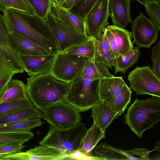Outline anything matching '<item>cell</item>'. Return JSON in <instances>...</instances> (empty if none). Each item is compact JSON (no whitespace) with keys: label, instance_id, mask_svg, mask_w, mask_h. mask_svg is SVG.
<instances>
[{"label":"cell","instance_id":"cell-39","mask_svg":"<svg viewBox=\"0 0 160 160\" xmlns=\"http://www.w3.org/2000/svg\"><path fill=\"white\" fill-rule=\"evenodd\" d=\"M126 152L134 157L137 160H150L152 159L149 156L150 152L146 148H133L125 150Z\"/></svg>","mask_w":160,"mask_h":160},{"label":"cell","instance_id":"cell-27","mask_svg":"<svg viewBox=\"0 0 160 160\" xmlns=\"http://www.w3.org/2000/svg\"><path fill=\"white\" fill-rule=\"evenodd\" d=\"M23 72L14 66L0 54V97L13 75Z\"/></svg>","mask_w":160,"mask_h":160},{"label":"cell","instance_id":"cell-15","mask_svg":"<svg viewBox=\"0 0 160 160\" xmlns=\"http://www.w3.org/2000/svg\"><path fill=\"white\" fill-rule=\"evenodd\" d=\"M10 42L13 48L19 55L44 56L50 54L44 48L15 32L8 33Z\"/></svg>","mask_w":160,"mask_h":160},{"label":"cell","instance_id":"cell-30","mask_svg":"<svg viewBox=\"0 0 160 160\" xmlns=\"http://www.w3.org/2000/svg\"><path fill=\"white\" fill-rule=\"evenodd\" d=\"M34 137L30 131L0 132V146L12 143H24Z\"/></svg>","mask_w":160,"mask_h":160},{"label":"cell","instance_id":"cell-38","mask_svg":"<svg viewBox=\"0 0 160 160\" xmlns=\"http://www.w3.org/2000/svg\"><path fill=\"white\" fill-rule=\"evenodd\" d=\"M25 147L23 143H12L0 146V156L21 152Z\"/></svg>","mask_w":160,"mask_h":160},{"label":"cell","instance_id":"cell-43","mask_svg":"<svg viewBox=\"0 0 160 160\" xmlns=\"http://www.w3.org/2000/svg\"><path fill=\"white\" fill-rule=\"evenodd\" d=\"M80 0H67L61 6L70 11L72 7Z\"/></svg>","mask_w":160,"mask_h":160},{"label":"cell","instance_id":"cell-28","mask_svg":"<svg viewBox=\"0 0 160 160\" xmlns=\"http://www.w3.org/2000/svg\"><path fill=\"white\" fill-rule=\"evenodd\" d=\"M95 38H90L79 44L73 46L62 52L93 60L95 53Z\"/></svg>","mask_w":160,"mask_h":160},{"label":"cell","instance_id":"cell-23","mask_svg":"<svg viewBox=\"0 0 160 160\" xmlns=\"http://www.w3.org/2000/svg\"><path fill=\"white\" fill-rule=\"evenodd\" d=\"M26 85L23 81L11 79L0 97V103L27 98Z\"/></svg>","mask_w":160,"mask_h":160},{"label":"cell","instance_id":"cell-16","mask_svg":"<svg viewBox=\"0 0 160 160\" xmlns=\"http://www.w3.org/2000/svg\"><path fill=\"white\" fill-rule=\"evenodd\" d=\"M131 0H109L110 17L113 25L125 28L131 23Z\"/></svg>","mask_w":160,"mask_h":160},{"label":"cell","instance_id":"cell-41","mask_svg":"<svg viewBox=\"0 0 160 160\" xmlns=\"http://www.w3.org/2000/svg\"><path fill=\"white\" fill-rule=\"evenodd\" d=\"M69 160H99L103 159L97 157L85 155L81 152L79 150L75 151L68 155Z\"/></svg>","mask_w":160,"mask_h":160},{"label":"cell","instance_id":"cell-1","mask_svg":"<svg viewBox=\"0 0 160 160\" xmlns=\"http://www.w3.org/2000/svg\"><path fill=\"white\" fill-rule=\"evenodd\" d=\"M8 32L21 35L44 48L50 54L59 52L56 38L45 19L10 9L2 15Z\"/></svg>","mask_w":160,"mask_h":160},{"label":"cell","instance_id":"cell-34","mask_svg":"<svg viewBox=\"0 0 160 160\" xmlns=\"http://www.w3.org/2000/svg\"><path fill=\"white\" fill-rule=\"evenodd\" d=\"M131 89L127 85L116 98L111 108L116 112L124 113L127 106L131 102Z\"/></svg>","mask_w":160,"mask_h":160},{"label":"cell","instance_id":"cell-18","mask_svg":"<svg viewBox=\"0 0 160 160\" xmlns=\"http://www.w3.org/2000/svg\"><path fill=\"white\" fill-rule=\"evenodd\" d=\"M0 54L14 66L24 71L19 56L12 47L2 16L0 14Z\"/></svg>","mask_w":160,"mask_h":160},{"label":"cell","instance_id":"cell-44","mask_svg":"<svg viewBox=\"0 0 160 160\" xmlns=\"http://www.w3.org/2000/svg\"><path fill=\"white\" fill-rule=\"evenodd\" d=\"M53 2L56 4L61 6L67 0H52Z\"/></svg>","mask_w":160,"mask_h":160},{"label":"cell","instance_id":"cell-14","mask_svg":"<svg viewBox=\"0 0 160 160\" xmlns=\"http://www.w3.org/2000/svg\"><path fill=\"white\" fill-rule=\"evenodd\" d=\"M126 85L121 77L101 78L99 84L101 100L105 101L111 108L116 98Z\"/></svg>","mask_w":160,"mask_h":160},{"label":"cell","instance_id":"cell-35","mask_svg":"<svg viewBox=\"0 0 160 160\" xmlns=\"http://www.w3.org/2000/svg\"><path fill=\"white\" fill-rule=\"evenodd\" d=\"M35 13L45 19L51 11L52 0H28Z\"/></svg>","mask_w":160,"mask_h":160},{"label":"cell","instance_id":"cell-25","mask_svg":"<svg viewBox=\"0 0 160 160\" xmlns=\"http://www.w3.org/2000/svg\"><path fill=\"white\" fill-rule=\"evenodd\" d=\"M40 118L44 119L43 112L33 106L0 118V125Z\"/></svg>","mask_w":160,"mask_h":160},{"label":"cell","instance_id":"cell-2","mask_svg":"<svg viewBox=\"0 0 160 160\" xmlns=\"http://www.w3.org/2000/svg\"><path fill=\"white\" fill-rule=\"evenodd\" d=\"M102 78L93 62L91 60L71 82L66 101L79 112L91 109L101 100L99 84Z\"/></svg>","mask_w":160,"mask_h":160},{"label":"cell","instance_id":"cell-11","mask_svg":"<svg viewBox=\"0 0 160 160\" xmlns=\"http://www.w3.org/2000/svg\"><path fill=\"white\" fill-rule=\"evenodd\" d=\"M110 14L109 0H98L85 18L86 36L89 38L98 37L107 26Z\"/></svg>","mask_w":160,"mask_h":160},{"label":"cell","instance_id":"cell-20","mask_svg":"<svg viewBox=\"0 0 160 160\" xmlns=\"http://www.w3.org/2000/svg\"><path fill=\"white\" fill-rule=\"evenodd\" d=\"M95 53L94 59L102 63L108 69L114 66L115 57L103 33H101L95 40Z\"/></svg>","mask_w":160,"mask_h":160},{"label":"cell","instance_id":"cell-45","mask_svg":"<svg viewBox=\"0 0 160 160\" xmlns=\"http://www.w3.org/2000/svg\"><path fill=\"white\" fill-rule=\"evenodd\" d=\"M158 142H156L155 144V149L153 150L149 151L150 152H151L153 151V150H156L158 151L159 152H160V146L158 147V146L160 145V141H159Z\"/></svg>","mask_w":160,"mask_h":160},{"label":"cell","instance_id":"cell-12","mask_svg":"<svg viewBox=\"0 0 160 160\" xmlns=\"http://www.w3.org/2000/svg\"><path fill=\"white\" fill-rule=\"evenodd\" d=\"M2 160H69L67 154L52 147L40 145L27 151L1 156Z\"/></svg>","mask_w":160,"mask_h":160},{"label":"cell","instance_id":"cell-5","mask_svg":"<svg viewBox=\"0 0 160 160\" xmlns=\"http://www.w3.org/2000/svg\"><path fill=\"white\" fill-rule=\"evenodd\" d=\"M49 125V130L39 142L40 145L55 148L67 155L80 149L87 130L85 124L79 123L65 128Z\"/></svg>","mask_w":160,"mask_h":160},{"label":"cell","instance_id":"cell-4","mask_svg":"<svg viewBox=\"0 0 160 160\" xmlns=\"http://www.w3.org/2000/svg\"><path fill=\"white\" fill-rule=\"evenodd\" d=\"M160 121V98L152 97L141 100L137 98L124 116V123L139 137Z\"/></svg>","mask_w":160,"mask_h":160},{"label":"cell","instance_id":"cell-7","mask_svg":"<svg viewBox=\"0 0 160 160\" xmlns=\"http://www.w3.org/2000/svg\"><path fill=\"white\" fill-rule=\"evenodd\" d=\"M90 60L87 58L59 52L56 55L50 72L58 78L71 83Z\"/></svg>","mask_w":160,"mask_h":160},{"label":"cell","instance_id":"cell-8","mask_svg":"<svg viewBox=\"0 0 160 160\" xmlns=\"http://www.w3.org/2000/svg\"><path fill=\"white\" fill-rule=\"evenodd\" d=\"M43 112L44 120L49 124L60 128L70 127L80 123L82 119L78 110L66 101L50 105Z\"/></svg>","mask_w":160,"mask_h":160},{"label":"cell","instance_id":"cell-3","mask_svg":"<svg viewBox=\"0 0 160 160\" xmlns=\"http://www.w3.org/2000/svg\"><path fill=\"white\" fill-rule=\"evenodd\" d=\"M70 83L60 80L49 72L27 78L26 93L33 106L43 112L48 106L66 101Z\"/></svg>","mask_w":160,"mask_h":160},{"label":"cell","instance_id":"cell-37","mask_svg":"<svg viewBox=\"0 0 160 160\" xmlns=\"http://www.w3.org/2000/svg\"><path fill=\"white\" fill-rule=\"evenodd\" d=\"M151 60L152 62V71L160 80V41H158L151 50Z\"/></svg>","mask_w":160,"mask_h":160},{"label":"cell","instance_id":"cell-24","mask_svg":"<svg viewBox=\"0 0 160 160\" xmlns=\"http://www.w3.org/2000/svg\"><path fill=\"white\" fill-rule=\"evenodd\" d=\"M105 132L93 122L92 126L87 129L79 151L85 155H90V153L98 142L105 138Z\"/></svg>","mask_w":160,"mask_h":160},{"label":"cell","instance_id":"cell-36","mask_svg":"<svg viewBox=\"0 0 160 160\" xmlns=\"http://www.w3.org/2000/svg\"><path fill=\"white\" fill-rule=\"evenodd\" d=\"M98 0H80L71 8L70 12L85 19L88 13Z\"/></svg>","mask_w":160,"mask_h":160},{"label":"cell","instance_id":"cell-42","mask_svg":"<svg viewBox=\"0 0 160 160\" xmlns=\"http://www.w3.org/2000/svg\"><path fill=\"white\" fill-rule=\"evenodd\" d=\"M94 63L101 77L103 78H111L114 77L108 71L107 68L102 63L96 60H93Z\"/></svg>","mask_w":160,"mask_h":160},{"label":"cell","instance_id":"cell-29","mask_svg":"<svg viewBox=\"0 0 160 160\" xmlns=\"http://www.w3.org/2000/svg\"><path fill=\"white\" fill-rule=\"evenodd\" d=\"M44 123L40 118L15 122L0 125V132L30 131L36 127L41 126Z\"/></svg>","mask_w":160,"mask_h":160},{"label":"cell","instance_id":"cell-10","mask_svg":"<svg viewBox=\"0 0 160 160\" xmlns=\"http://www.w3.org/2000/svg\"><path fill=\"white\" fill-rule=\"evenodd\" d=\"M133 43L138 47L150 49L157 41L159 30L154 23L141 12L131 22Z\"/></svg>","mask_w":160,"mask_h":160},{"label":"cell","instance_id":"cell-13","mask_svg":"<svg viewBox=\"0 0 160 160\" xmlns=\"http://www.w3.org/2000/svg\"><path fill=\"white\" fill-rule=\"evenodd\" d=\"M19 56L24 71L32 76L50 72L56 55Z\"/></svg>","mask_w":160,"mask_h":160},{"label":"cell","instance_id":"cell-31","mask_svg":"<svg viewBox=\"0 0 160 160\" xmlns=\"http://www.w3.org/2000/svg\"><path fill=\"white\" fill-rule=\"evenodd\" d=\"M33 106L28 97L21 99L0 103V118Z\"/></svg>","mask_w":160,"mask_h":160},{"label":"cell","instance_id":"cell-32","mask_svg":"<svg viewBox=\"0 0 160 160\" xmlns=\"http://www.w3.org/2000/svg\"><path fill=\"white\" fill-rule=\"evenodd\" d=\"M10 9L31 15L36 14L28 0H0V11L3 12Z\"/></svg>","mask_w":160,"mask_h":160},{"label":"cell","instance_id":"cell-17","mask_svg":"<svg viewBox=\"0 0 160 160\" xmlns=\"http://www.w3.org/2000/svg\"><path fill=\"white\" fill-rule=\"evenodd\" d=\"M91 109V116L93 122L104 132L114 120L122 114L112 110L103 100L99 101Z\"/></svg>","mask_w":160,"mask_h":160},{"label":"cell","instance_id":"cell-19","mask_svg":"<svg viewBox=\"0 0 160 160\" xmlns=\"http://www.w3.org/2000/svg\"><path fill=\"white\" fill-rule=\"evenodd\" d=\"M51 12L69 26L86 36L85 18L73 14L53 2Z\"/></svg>","mask_w":160,"mask_h":160},{"label":"cell","instance_id":"cell-9","mask_svg":"<svg viewBox=\"0 0 160 160\" xmlns=\"http://www.w3.org/2000/svg\"><path fill=\"white\" fill-rule=\"evenodd\" d=\"M58 43L59 52L84 42L90 38L78 32L51 12L45 19Z\"/></svg>","mask_w":160,"mask_h":160},{"label":"cell","instance_id":"cell-22","mask_svg":"<svg viewBox=\"0 0 160 160\" xmlns=\"http://www.w3.org/2000/svg\"><path fill=\"white\" fill-rule=\"evenodd\" d=\"M106 28L112 35L118 45L120 54H125L133 48V43L131 40V32L113 25H108Z\"/></svg>","mask_w":160,"mask_h":160},{"label":"cell","instance_id":"cell-40","mask_svg":"<svg viewBox=\"0 0 160 160\" xmlns=\"http://www.w3.org/2000/svg\"><path fill=\"white\" fill-rule=\"evenodd\" d=\"M105 37L111 49L115 58L117 57L119 52L117 43L111 32L106 27L103 31Z\"/></svg>","mask_w":160,"mask_h":160},{"label":"cell","instance_id":"cell-6","mask_svg":"<svg viewBox=\"0 0 160 160\" xmlns=\"http://www.w3.org/2000/svg\"><path fill=\"white\" fill-rule=\"evenodd\" d=\"M128 80L130 88L136 95L148 94L160 98V80L150 66L137 67L129 73Z\"/></svg>","mask_w":160,"mask_h":160},{"label":"cell","instance_id":"cell-21","mask_svg":"<svg viewBox=\"0 0 160 160\" xmlns=\"http://www.w3.org/2000/svg\"><path fill=\"white\" fill-rule=\"evenodd\" d=\"M96 156L106 160H136L125 150L110 145L107 142L101 143L94 149Z\"/></svg>","mask_w":160,"mask_h":160},{"label":"cell","instance_id":"cell-33","mask_svg":"<svg viewBox=\"0 0 160 160\" xmlns=\"http://www.w3.org/2000/svg\"><path fill=\"white\" fill-rule=\"evenodd\" d=\"M144 6L150 19L160 31V0H149Z\"/></svg>","mask_w":160,"mask_h":160},{"label":"cell","instance_id":"cell-26","mask_svg":"<svg viewBox=\"0 0 160 160\" xmlns=\"http://www.w3.org/2000/svg\"><path fill=\"white\" fill-rule=\"evenodd\" d=\"M140 48L134 47L131 50L124 54H120L115 58V74L119 72L125 73L128 69L138 61L140 55Z\"/></svg>","mask_w":160,"mask_h":160},{"label":"cell","instance_id":"cell-46","mask_svg":"<svg viewBox=\"0 0 160 160\" xmlns=\"http://www.w3.org/2000/svg\"><path fill=\"white\" fill-rule=\"evenodd\" d=\"M138 2L139 3L142 5H144L145 3L149 0H132Z\"/></svg>","mask_w":160,"mask_h":160}]
</instances>
